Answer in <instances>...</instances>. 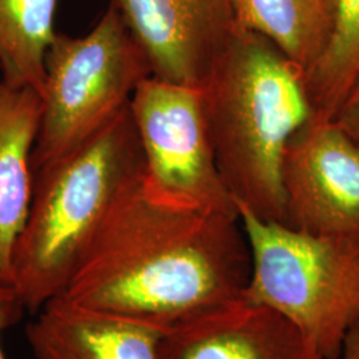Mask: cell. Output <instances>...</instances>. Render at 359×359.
Segmentation results:
<instances>
[{
    "label": "cell",
    "mask_w": 359,
    "mask_h": 359,
    "mask_svg": "<svg viewBox=\"0 0 359 359\" xmlns=\"http://www.w3.org/2000/svg\"><path fill=\"white\" fill-rule=\"evenodd\" d=\"M149 76L145 55L112 4L88 34H56L46 56L34 173L105 127Z\"/></svg>",
    "instance_id": "obj_5"
},
{
    "label": "cell",
    "mask_w": 359,
    "mask_h": 359,
    "mask_svg": "<svg viewBox=\"0 0 359 359\" xmlns=\"http://www.w3.org/2000/svg\"><path fill=\"white\" fill-rule=\"evenodd\" d=\"M23 310L26 306L13 285L0 283V359H7L3 350L4 333L22 317Z\"/></svg>",
    "instance_id": "obj_15"
},
{
    "label": "cell",
    "mask_w": 359,
    "mask_h": 359,
    "mask_svg": "<svg viewBox=\"0 0 359 359\" xmlns=\"http://www.w3.org/2000/svg\"><path fill=\"white\" fill-rule=\"evenodd\" d=\"M339 358L359 359V318L347 332Z\"/></svg>",
    "instance_id": "obj_17"
},
{
    "label": "cell",
    "mask_w": 359,
    "mask_h": 359,
    "mask_svg": "<svg viewBox=\"0 0 359 359\" xmlns=\"http://www.w3.org/2000/svg\"><path fill=\"white\" fill-rule=\"evenodd\" d=\"M160 359H322L293 323L244 297L165 329Z\"/></svg>",
    "instance_id": "obj_9"
},
{
    "label": "cell",
    "mask_w": 359,
    "mask_h": 359,
    "mask_svg": "<svg viewBox=\"0 0 359 359\" xmlns=\"http://www.w3.org/2000/svg\"><path fill=\"white\" fill-rule=\"evenodd\" d=\"M359 74V0H337L332 36L304 74L311 116L333 120Z\"/></svg>",
    "instance_id": "obj_14"
},
{
    "label": "cell",
    "mask_w": 359,
    "mask_h": 359,
    "mask_svg": "<svg viewBox=\"0 0 359 359\" xmlns=\"http://www.w3.org/2000/svg\"><path fill=\"white\" fill-rule=\"evenodd\" d=\"M165 329L55 298L27 327L34 359H160Z\"/></svg>",
    "instance_id": "obj_10"
},
{
    "label": "cell",
    "mask_w": 359,
    "mask_h": 359,
    "mask_svg": "<svg viewBox=\"0 0 359 359\" xmlns=\"http://www.w3.org/2000/svg\"><path fill=\"white\" fill-rule=\"evenodd\" d=\"M252 270L243 297L281 314L322 359H339L359 318V236H323L237 206Z\"/></svg>",
    "instance_id": "obj_4"
},
{
    "label": "cell",
    "mask_w": 359,
    "mask_h": 359,
    "mask_svg": "<svg viewBox=\"0 0 359 359\" xmlns=\"http://www.w3.org/2000/svg\"><path fill=\"white\" fill-rule=\"evenodd\" d=\"M142 170V144L128 104L87 142L34 173L11 283L26 310L38 313L65 293L117 193Z\"/></svg>",
    "instance_id": "obj_3"
},
{
    "label": "cell",
    "mask_w": 359,
    "mask_h": 359,
    "mask_svg": "<svg viewBox=\"0 0 359 359\" xmlns=\"http://www.w3.org/2000/svg\"><path fill=\"white\" fill-rule=\"evenodd\" d=\"M43 97L13 88L0 77V283H13L15 248L34 194L32 154L38 140Z\"/></svg>",
    "instance_id": "obj_11"
},
{
    "label": "cell",
    "mask_w": 359,
    "mask_h": 359,
    "mask_svg": "<svg viewBox=\"0 0 359 359\" xmlns=\"http://www.w3.org/2000/svg\"><path fill=\"white\" fill-rule=\"evenodd\" d=\"M285 225L323 236H359V145L333 120L310 118L285 148Z\"/></svg>",
    "instance_id": "obj_7"
},
{
    "label": "cell",
    "mask_w": 359,
    "mask_h": 359,
    "mask_svg": "<svg viewBox=\"0 0 359 359\" xmlns=\"http://www.w3.org/2000/svg\"><path fill=\"white\" fill-rule=\"evenodd\" d=\"M144 157V180L156 192L191 205L240 216L225 185L198 88L147 77L129 102Z\"/></svg>",
    "instance_id": "obj_6"
},
{
    "label": "cell",
    "mask_w": 359,
    "mask_h": 359,
    "mask_svg": "<svg viewBox=\"0 0 359 359\" xmlns=\"http://www.w3.org/2000/svg\"><path fill=\"white\" fill-rule=\"evenodd\" d=\"M200 93L218 169L236 205L285 224L283 152L313 117L304 72L270 40L237 25Z\"/></svg>",
    "instance_id": "obj_2"
},
{
    "label": "cell",
    "mask_w": 359,
    "mask_h": 359,
    "mask_svg": "<svg viewBox=\"0 0 359 359\" xmlns=\"http://www.w3.org/2000/svg\"><path fill=\"white\" fill-rule=\"evenodd\" d=\"M142 175L117 193L60 297L163 329L243 297L252 256L240 216L165 197Z\"/></svg>",
    "instance_id": "obj_1"
},
{
    "label": "cell",
    "mask_w": 359,
    "mask_h": 359,
    "mask_svg": "<svg viewBox=\"0 0 359 359\" xmlns=\"http://www.w3.org/2000/svg\"><path fill=\"white\" fill-rule=\"evenodd\" d=\"M59 0H0V71L13 88L43 97L46 56L56 36Z\"/></svg>",
    "instance_id": "obj_13"
},
{
    "label": "cell",
    "mask_w": 359,
    "mask_h": 359,
    "mask_svg": "<svg viewBox=\"0 0 359 359\" xmlns=\"http://www.w3.org/2000/svg\"><path fill=\"white\" fill-rule=\"evenodd\" d=\"M152 76L201 88L237 29L233 0H111Z\"/></svg>",
    "instance_id": "obj_8"
},
{
    "label": "cell",
    "mask_w": 359,
    "mask_h": 359,
    "mask_svg": "<svg viewBox=\"0 0 359 359\" xmlns=\"http://www.w3.org/2000/svg\"><path fill=\"white\" fill-rule=\"evenodd\" d=\"M337 0H233L238 26L270 40L304 74L326 48Z\"/></svg>",
    "instance_id": "obj_12"
},
{
    "label": "cell",
    "mask_w": 359,
    "mask_h": 359,
    "mask_svg": "<svg viewBox=\"0 0 359 359\" xmlns=\"http://www.w3.org/2000/svg\"><path fill=\"white\" fill-rule=\"evenodd\" d=\"M333 121L359 145V74L347 90Z\"/></svg>",
    "instance_id": "obj_16"
}]
</instances>
